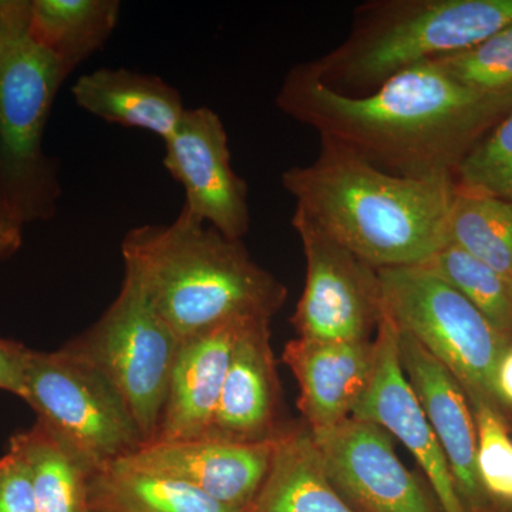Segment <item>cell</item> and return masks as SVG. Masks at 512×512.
Returning <instances> with one entry per match:
<instances>
[{
  "mask_svg": "<svg viewBox=\"0 0 512 512\" xmlns=\"http://www.w3.org/2000/svg\"><path fill=\"white\" fill-rule=\"evenodd\" d=\"M276 106L386 173L453 177L458 165L512 110V93L468 89L431 62L397 73L375 92L348 96L296 64Z\"/></svg>",
  "mask_w": 512,
  "mask_h": 512,
  "instance_id": "6da1fadb",
  "label": "cell"
},
{
  "mask_svg": "<svg viewBox=\"0 0 512 512\" xmlns=\"http://www.w3.org/2000/svg\"><path fill=\"white\" fill-rule=\"evenodd\" d=\"M281 181L296 212L373 268L423 265L447 245L453 177H400L320 140Z\"/></svg>",
  "mask_w": 512,
  "mask_h": 512,
  "instance_id": "7a4b0ae2",
  "label": "cell"
},
{
  "mask_svg": "<svg viewBox=\"0 0 512 512\" xmlns=\"http://www.w3.org/2000/svg\"><path fill=\"white\" fill-rule=\"evenodd\" d=\"M121 254L180 339L232 319H272L288 298V288L256 264L244 242L183 210L170 224L130 229Z\"/></svg>",
  "mask_w": 512,
  "mask_h": 512,
  "instance_id": "3957f363",
  "label": "cell"
},
{
  "mask_svg": "<svg viewBox=\"0 0 512 512\" xmlns=\"http://www.w3.org/2000/svg\"><path fill=\"white\" fill-rule=\"evenodd\" d=\"M512 25V0H370L357 6L346 39L302 63L348 96L375 92L416 64L456 55Z\"/></svg>",
  "mask_w": 512,
  "mask_h": 512,
  "instance_id": "277c9868",
  "label": "cell"
},
{
  "mask_svg": "<svg viewBox=\"0 0 512 512\" xmlns=\"http://www.w3.org/2000/svg\"><path fill=\"white\" fill-rule=\"evenodd\" d=\"M29 0H0V212L19 225L47 221L60 197L43 136L69 77L29 33Z\"/></svg>",
  "mask_w": 512,
  "mask_h": 512,
  "instance_id": "5b68a950",
  "label": "cell"
},
{
  "mask_svg": "<svg viewBox=\"0 0 512 512\" xmlns=\"http://www.w3.org/2000/svg\"><path fill=\"white\" fill-rule=\"evenodd\" d=\"M22 399L92 473L144 446L130 407L109 377L66 346L29 350Z\"/></svg>",
  "mask_w": 512,
  "mask_h": 512,
  "instance_id": "8992f818",
  "label": "cell"
},
{
  "mask_svg": "<svg viewBox=\"0 0 512 512\" xmlns=\"http://www.w3.org/2000/svg\"><path fill=\"white\" fill-rule=\"evenodd\" d=\"M377 275L384 311L397 328L439 360L464 392L483 396L498 409L495 369L512 342L424 266L377 269Z\"/></svg>",
  "mask_w": 512,
  "mask_h": 512,
  "instance_id": "52a82bcc",
  "label": "cell"
},
{
  "mask_svg": "<svg viewBox=\"0 0 512 512\" xmlns=\"http://www.w3.org/2000/svg\"><path fill=\"white\" fill-rule=\"evenodd\" d=\"M180 342L137 276L124 268L117 298L96 323L64 346L109 377L130 407L144 443L150 444L163 419Z\"/></svg>",
  "mask_w": 512,
  "mask_h": 512,
  "instance_id": "ba28073f",
  "label": "cell"
},
{
  "mask_svg": "<svg viewBox=\"0 0 512 512\" xmlns=\"http://www.w3.org/2000/svg\"><path fill=\"white\" fill-rule=\"evenodd\" d=\"M291 224L306 259L305 286L291 323L298 338L369 342L383 316L377 269L328 237L299 212Z\"/></svg>",
  "mask_w": 512,
  "mask_h": 512,
  "instance_id": "9c48e42d",
  "label": "cell"
},
{
  "mask_svg": "<svg viewBox=\"0 0 512 512\" xmlns=\"http://www.w3.org/2000/svg\"><path fill=\"white\" fill-rule=\"evenodd\" d=\"M164 144L165 170L185 191L181 210L225 237L242 241L251 228L248 185L232 168L221 117L210 107L187 109Z\"/></svg>",
  "mask_w": 512,
  "mask_h": 512,
  "instance_id": "30bf717a",
  "label": "cell"
},
{
  "mask_svg": "<svg viewBox=\"0 0 512 512\" xmlns=\"http://www.w3.org/2000/svg\"><path fill=\"white\" fill-rule=\"evenodd\" d=\"M315 440L329 480L355 510L443 512L431 488L397 457L383 427L350 417Z\"/></svg>",
  "mask_w": 512,
  "mask_h": 512,
  "instance_id": "8fae6325",
  "label": "cell"
},
{
  "mask_svg": "<svg viewBox=\"0 0 512 512\" xmlns=\"http://www.w3.org/2000/svg\"><path fill=\"white\" fill-rule=\"evenodd\" d=\"M399 336L396 323L383 311L373 340L375 366L372 377L352 417L375 423L402 441L419 463L443 512H467L458 495L446 454L404 375Z\"/></svg>",
  "mask_w": 512,
  "mask_h": 512,
  "instance_id": "7c38bea8",
  "label": "cell"
},
{
  "mask_svg": "<svg viewBox=\"0 0 512 512\" xmlns=\"http://www.w3.org/2000/svg\"><path fill=\"white\" fill-rule=\"evenodd\" d=\"M276 440L256 444L156 441L113 464L183 481L218 503L245 512L264 484Z\"/></svg>",
  "mask_w": 512,
  "mask_h": 512,
  "instance_id": "4fadbf2b",
  "label": "cell"
},
{
  "mask_svg": "<svg viewBox=\"0 0 512 512\" xmlns=\"http://www.w3.org/2000/svg\"><path fill=\"white\" fill-rule=\"evenodd\" d=\"M281 412L271 319H249L232 350L220 402L205 439L242 444L274 441L289 427Z\"/></svg>",
  "mask_w": 512,
  "mask_h": 512,
  "instance_id": "5bb4252c",
  "label": "cell"
},
{
  "mask_svg": "<svg viewBox=\"0 0 512 512\" xmlns=\"http://www.w3.org/2000/svg\"><path fill=\"white\" fill-rule=\"evenodd\" d=\"M399 356L404 375L446 454L467 512H497L478 477L476 421L463 387L439 360L402 330Z\"/></svg>",
  "mask_w": 512,
  "mask_h": 512,
  "instance_id": "9a60e30c",
  "label": "cell"
},
{
  "mask_svg": "<svg viewBox=\"0 0 512 512\" xmlns=\"http://www.w3.org/2000/svg\"><path fill=\"white\" fill-rule=\"evenodd\" d=\"M282 360L301 390L299 409L313 436L329 433L352 417L375 366V343L296 338Z\"/></svg>",
  "mask_w": 512,
  "mask_h": 512,
  "instance_id": "2e32d148",
  "label": "cell"
},
{
  "mask_svg": "<svg viewBox=\"0 0 512 512\" xmlns=\"http://www.w3.org/2000/svg\"><path fill=\"white\" fill-rule=\"evenodd\" d=\"M249 319L254 318L228 320L181 339L156 441L207 437L220 402L232 350Z\"/></svg>",
  "mask_w": 512,
  "mask_h": 512,
  "instance_id": "e0dca14e",
  "label": "cell"
},
{
  "mask_svg": "<svg viewBox=\"0 0 512 512\" xmlns=\"http://www.w3.org/2000/svg\"><path fill=\"white\" fill-rule=\"evenodd\" d=\"M77 106L99 119L148 131L167 141L180 126L187 107L171 84L128 69H99L74 83Z\"/></svg>",
  "mask_w": 512,
  "mask_h": 512,
  "instance_id": "ac0fdd59",
  "label": "cell"
},
{
  "mask_svg": "<svg viewBox=\"0 0 512 512\" xmlns=\"http://www.w3.org/2000/svg\"><path fill=\"white\" fill-rule=\"evenodd\" d=\"M245 512H359L336 490L305 423L278 437L261 490Z\"/></svg>",
  "mask_w": 512,
  "mask_h": 512,
  "instance_id": "d6986e66",
  "label": "cell"
},
{
  "mask_svg": "<svg viewBox=\"0 0 512 512\" xmlns=\"http://www.w3.org/2000/svg\"><path fill=\"white\" fill-rule=\"evenodd\" d=\"M119 16L117 0H29V33L70 76L103 49Z\"/></svg>",
  "mask_w": 512,
  "mask_h": 512,
  "instance_id": "ffe728a7",
  "label": "cell"
},
{
  "mask_svg": "<svg viewBox=\"0 0 512 512\" xmlns=\"http://www.w3.org/2000/svg\"><path fill=\"white\" fill-rule=\"evenodd\" d=\"M90 507L109 512H244L174 478L110 464L90 477Z\"/></svg>",
  "mask_w": 512,
  "mask_h": 512,
  "instance_id": "44dd1931",
  "label": "cell"
},
{
  "mask_svg": "<svg viewBox=\"0 0 512 512\" xmlns=\"http://www.w3.org/2000/svg\"><path fill=\"white\" fill-rule=\"evenodd\" d=\"M9 447L28 467L37 512H89L92 471L43 424L16 433Z\"/></svg>",
  "mask_w": 512,
  "mask_h": 512,
  "instance_id": "7402d4cb",
  "label": "cell"
},
{
  "mask_svg": "<svg viewBox=\"0 0 512 512\" xmlns=\"http://www.w3.org/2000/svg\"><path fill=\"white\" fill-rule=\"evenodd\" d=\"M446 238L512 285V202L456 188Z\"/></svg>",
  "mask_w": 512,
  "mask_h": 512,
  "instance_id": "603a6c76",
  "label": "cell"
},
{
  "mask_svg": "<svg viewBox=\"0 0 512 512\" xmlns=\"http://www.w3.org/2000/svg\"><path fill=\"white\" fill-rule=\"evenodd\" d=\"M421 266L456 289L512 342V285L504 276L451 244L444 245Z\"/></svg>",
  "mask_w": 512,
  "mask_h": 512,
  "instance_id": "cb8c5ba5",
  "label": "cell"
},
{
  "mask_svg": "<svg viewBox=\"0 0 512 512\" xmlns=\"http://www.w3.org/2000/svg\"><path fill=\"white\" fill-rule=\"evenodd\" d=\"M467 397L476 421L481 485L495 511L512 512V427L490 400L478 394Z\"/></svg>",
  "mask_w": 512,
  "mask_h": 512,
  "instance_id": "d4e9b609",
  "label": "cell"
},
{
  "mask_svg": "<svg viewBox=\"0 0 512 512\" xmlns=\"http://www.w3.org/2000/svg\"><path fill=\"white\" fill-rule=\"evenodd\" d=\"M454 184L460 191L512 202V110L468 151Z\"/></svg>",
  "mask_w": 512,
  "mask_h": 512,
  "instance_id": "484cf974",
  "label": "cell"
},
{
  "mask_svg": "<svg viewBox=\"0 0 512 512\" xmlns=\"http://www.w3.org/2000/svg\"><path fill=\"white\" fill-rule=\"evenodd\" d=\"M433 62L468 89L488 94L512 93V25L470 49Z\"/></svg>",
  "mask_w": 512,
  "mask_h": 512,
  "instance_id": "4316f807",
  "label": "cell"
},
{
  "mask_svg": "<svg viewBox=\"0 0 512 512\" xmlns=\"http://www.w3.org/2000/svg\"><path fill=\"white\" fill-rule=\"evenodd\" d=\"M0 512H37L28 467L12 447L0 457Z\"/></svg>",
  "mask_w": 512,
  "mask_h": 512,
  "instance_id": "83f0119b",
  "label": "cell"
},
{
  "mask_svg": "<svg viewBox=\"0 0 512 512\" xmlns=\"http://www.w3.org/2000/svg\"><path fill=\"white\" fill-rule=\"evenodd\" d=\"M29 348L16 340L0 338V390L22 399Z\"/></svg>",
  "mask_w": 512,
  "mask_h": 512,
  "instance_id": "f1b7e54d",
  "label": "cell"
},
{
  "mask_svg": "<svg viewBox=\"0 0 512 512\" xmlns=\"http://www.w3.org/2000/svg\"><path fill=\"white\" fill-rule=\"evenodd\" d=\"M494 394L498 410L512 427V343L505 348L494 375Z\"/></svg>",
  "mask_w": 512,
  "mask_h": 512,
  "instance_id": "f546056e",
  "label": "cell"
},
{
  "mask_svg": "<svg viewBox=\"0 0 512 512\" xmlns=\"http://www.w3.org/2000/svg\"><path fill=\"white\" fill-rule=\"evenodd\" d=\"M22 225L0 212V262L10 258L22 247Z\"/></svg>",
  "mask_w": 512,
  "mask_h": 512,
  "instance_id": "4dcf8cb0",
  "label": "cell"
},
{
  "mask_svg": "<svg viewBox=\"0 0 512 512\" xmlns=\"http://www.w3.org/2000/svg\"><path fill=\"white\" fill-rule=\"evenodd\" d=\"M89 512H109V511L101 510V508L90 507Z\"/></svg>",
  "mask_w": 512,
  "mask_h": 512,
  "instance_id": "1f68e13d",
  "label": "cell"
}]
</instances>
